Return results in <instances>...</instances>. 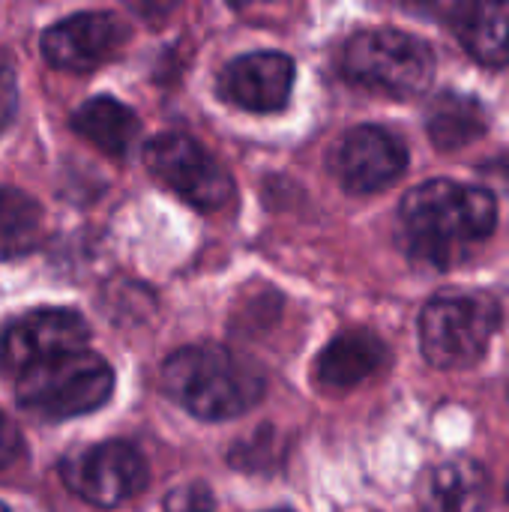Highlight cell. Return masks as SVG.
<instances>
[{
  "mask_svg": "<svg viewBox=\"0 0 509 512\" xmlns=\"http://www.w3.org/2000/svg\"><path fill=\"white\" fill-rule=\"evenodd\" d=\"M399 222L408 255L444 270L489 240L498 225V204L486 189L429 180L405 195Z\"/></svg>",
  "mask_w": 509,
  "mask_h": 512,
  "instance_id": "1",
  "label": "cell"
},
{
  "mask_svg": "<svg viewBox=\"0 0 509 512\" xmlns=\"http://www.w3.org/2000/svg\"><path fill=\"white\" fill-rule=\"evenodd\" d=\"M168 396L198 420H231L264 396V375L219 345H189L165 360Z\"/></svg>",
  "mask_w": 509,
  "mask_h": 512,
  "instance_id": "2",
  "label": "cell"
},
{
  "mask_svg": "<svg viewBox=\"0 0 509 512\" xmlns=\"http://www.w3.org/2000/svg\"><path fill=\"white\" fill-rule=\"evenodd\" d=\"M501 309L486 291H447L420 315V348L438 369H468L489 351Z\"/></svg>",
  "mask_w": 509,
  "mask_h": 512,
  "instance_id": "3",
  "label": "cell"
},
{
  "mask_svg": "<svg viewBox=\"0 0 509 512\" xmlns=\"http://www.w3.org/2000/svg\"><path fill=\"white\" fill-rule=\"evenodd\" d=\"M345 75L366 87L396 99H411L429 90L435 78L432 48L402 30H363L342 54Z\"/></svg>",
  "mask_w": 509,
  "mask_h": 512,
  "instance_id": "4",
  "label": "cell"
},
{
  "mask_svg": "<svg viewBox=\"0 0 509 512\" xmlns=\"http://www.w3.org/2000/svg\"><path fill=\"white\" fill-rule=\"evenodd\" d=\"M111 390V366L99 354L75 351L21 372L15 396L33 414L66 420L102 408L111 399Z\"/></svg>",
  "mask_w": 509,
  "mask_h": 512,
  "instance_id": "5",
  "label": "cell"
},
{
  "mask_svg": "<svg viewBox=\"0 0 509 512\" xmlns=\"http://www.w3.org/2000/svg\"><path fill=\"white\" fill-rule=\"evenodd\" d=\"M144 165L162 186L198 210H219L234 192L231 174L198 141L177 132L156 135L144 147Z\"/></svg>",
  "mask_w": 509,
  "mask_h": 512,
  "instance_id": "6",
  "label": "cell"
},
{
  "mask_svg": "<svg viewBox=\"0 0 509 512\" xmlns=\"http://www.w3.org/2000/svg\"><path fill=\"white\" fill-rule=\"evenodd\" d=\"M60 477L87 504L120 507L147 486V465L132 444L108 441L69 453L60 462Z\"/></svg>",
  "mask_w": 509,
  "mask_h": 512,
  "instance_id": "7",
  "label": "cell"
},
{
  "mask_svg": "<svg viewBox=\"0 0 509 512\" xmlns=\"http://www.w3.org/2000/svg\"><path fill=\"white\" fill-rule=\"evenodd\" d=\"M87 339L90 327L75 309H36L15 318L0 333V363L27 372L54 357L84 351Z\"/></svg>",
  "mask_w": 509,
  "mask_h": 512,
  "instance_id": "8",
  "label": "cell"
},
{
  "mask_svg": "<svg viewBox=\"0 0 509 512\" xmlns=\"http://www.w3.org/2000/svg\"><path fill=\"white\" fill-rule=\"evenodd\" d=\"M330 165L348 192L369 195L402 177L408 150L393 132L381 126H357L342 135Z\"/></svg>",
  "mask_w": 509,
  "mask_h": 512,
  "instance_id": "9",
  "label": "cell"
},
{
  "mask_svg": "<svg viewBox=\"0 0 509 512\" xmlns=\"http://www.w3.org/2000/svg\"><path fill=\"white\" fill-rule=\"evenodd\" d=\"M294 87V60L279 51H252L231 60L219 75V93L225 102L270 114L288 105Z\"/></svg>",
  "mask_w": 509,
  "mask_h": 512,
  "instance_id": "10",
  "label": "cell"
},
{
  "mask_svg": "<svg viewBox=\"0 0 509 512\" xmlns=\"http://www.w3.org/2000/svg\"><path fill=\"white\" fill-rule=\"evenodd\" d=\"M123 39V27L108 12H78L42 36V54L51 66L63 72H90L111 57L117 42Z\"/></svg>",
  "mask_w": 509,
  "mask_h": 512,
  "instance_id": "11",
  "label": "cell"
},
{
  "mask_svg": "<svg viewBox=\"0 0 509 512\" xmlns=\"http://www.w3.org/2000/svg\"><path fill=\"white\" fill-rule=\"evenodd\" d=\"M387 360V348L369 330H348L336 336L315 363L318 384L330 390H351L375 375Z\"/></svg>",
  "mask_w": 509,
  "mask_h": 512,
  "instance_id": "12",
  "label": "cell"
},
{
  "mask_svg": "<svg viewBox=\"0 0 509 512\" xmlns=\"http://www.w3.org/2000/svg\"><path fill=\"white\" fill-rule=\"evenodd\" d=\"M456 33L462 45L486 66H509V3L483 0L456 9Z\"/></svg>",
  "mask_w": 509,
  "mask_h": 512,
  "instance_id": "13",
  "label": "cell"
},
{
  "mask_svg": "<svg viewBox=\"0 0 509 512\" xmlns=\"http://www.w3.org/2000/svg\"><path fill=\"white\" fill-rule=\"evenodd\" d=\"M486 126L489 117L483 102L465 93H441L426 114V129L438 150H462L477 141Z\"/></svg>",
  "mask_w": 509,
  "mask_h": 512,
  "instance_id": "14",
  "label": "cell"
},
{
  "mask_svg": "<svg viewBox=\"0 0 509 512\" xmlns=\"http://www.w3.org/2000/svg\"><path fill=\"white\" fill-rule=\"evenodd\" d=\"M72 126L78 135H84L93 147L111 153V156H123L129 150V144L138 135V117L129 105L111 99V96H93L87 99L75 117Z\"/></svg>",
  "mask_w": 509,
  "mask_h": 512,
  "instance_id": "15",
  "label": "cell"
},
{
  "mask_svg": "<svg viewBox=\"0 0 509 512\" xmlns=\"http://www.w3.org/2000/svg\"><path fill=\"white\" fill-rule=\"evenodd\" d=\"M489 498V477L474 459H453L429 480V504L435 512H486Z\"/></svg>",
  "mask_w": 509,
  "mask_h": 512,
  "instance_id": "16",
  "label": "cell"
},
{
  "mask_svg": "<svg viewBox=\"0 0 509 512\" xmlns=\"http://www.w3.org/2000/svg\"><path fill=\"white\" fill-rule=\"evenodd\" d=\"M42 240L39 204L12 186H0V258H21Z\"/></svg>",
  "mask_w": 509,
  "mask_h": 512,
  "instance_id": "17",
  "label": "cell"
},
{
  "mask_svg": "<svg viewBox=\"0 0 509 512\" xmlns=\"http://www.w3.org/2000/svg\"><path fill=\"white\" fill-rule=\"evenodd\" d=\"M165 512H216V498L204 483H183L165 498Z\"/></svg>",
  "mask_w": 509,
  "mask_h": 512,
  "instance_id": "18",
  "label": "cell"
},
{
  "mask_svg": "<svg viewBox=\"0 0 509 512\" xmlns=\"http://www.w3.org/2000/svg\"><path fill=\"white\" fill-rule=\"evenodd\" d=\"M18 108V84H15V66L6 54H0V132L12 123Z\"/></svg>",
  "mask_w": 509,
  "mask_h": 512,
  "instance_id": "19",
  "label": "cell"
},
{
  "mask_svg": "<svg viewBox=\"0 0 509 512\" xmlns=\"http://www.w3.org/2000/svg\"><path fill=\"white\" fill-rule=\"evenodd\" d=\"M18 456H21V435L15 423L0 411V471L9 468Z\"/></svg>",
  "mask_w": 509,
  "mask_h": 512,
  "instance_id": "20",
  "label": "cell"
},
{
  "mask_svg": "<svg viewBox=\"0 0 509 512\" xmlns=\"http://www.w3.org/2000/svg\"><path fill=\"white\" fill-rule=\"evenodd\" d=\"M498 171H501V174H504V177L509 180V153L504 156V159H501V162H498Z\"/></svg>",
  "mask_w": 509,
  "mask_h": 512,
  "instance_id": "21",
  "label": "cell"
},
{
  "mask_svg": "<svg viewBox=\"0 0 509 512\" xmlns=\"http://www.w3.org/2000/svg\"><path fill=\"white\" fill-rule=\"evenodd\" d=\"M0 512H9V510H6V507H3V504H0Z\"/></svg>",
  "mask_w": 509,
  "mask_h": 512,
  "instance_id": "22",
  "label": "cell"
},
{
  "mask_svg": "<svg viewBox=\"0 0 509 512\" xmlns=\"http://www.w3.org/2000/svg\"><path fill=\"white\" fill-rule=\"evenodd\" d=\"M507 501H509V483H507Z\"/></svg>",
  "mask_w": 509,
  "mask_h": 512,
  "instance_id": "23",
  "label": "cell"
}]
</instances>
